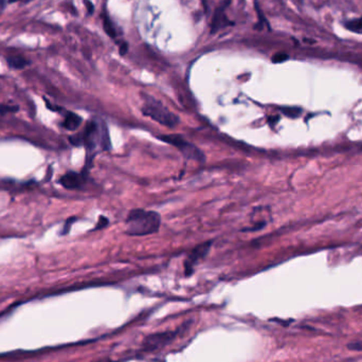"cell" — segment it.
Instances as JSON below:
<instances>
[{
    "label": "cell",
    "mask_w": 362,
    "mask_h": 362,
    "mask_svg": "<svg viewBox=\"0 0 362 362\" xmlns=\"http://www.w3.org/2000/svg\"><path fill=\"white\" fill-rule=\"evenodd\" d=\"M344 26L347 30H349L351 32L362 34V17L359 19H354V21L346 22L344 24Z\"/></svg>",
    "instance_id": "11"
},
{
    "label": "cell",
    "mask_w": 362,
    "mask_h": 362,
    "mask_svg": "<svg viewBox=\"0 0 362 362\" xmlns=\"http://www.w3.org/2000/svg\"><path fill=\"white\" fill-rule=\"evenodd\" d=\"M128 50V44L127 43H123L121 46H120V54L121 55H125L126 52Z\"/></svg>",
    "instance_id": "18"
},
{
    "label": "cell",
    "mask_w": 362,
    "mask_h": 362,
    "mask_svg": "<svg viewBox=\"0 0 362 362\" xmlns=\"http://www.w3.org/2000/svg\"><path fill=\"white\" fill-rule=\"evenodd\" d=\"M8 65L13 69H24L30 64L27 59L23 56H10L7 59Z\"/></svg>",
    "instance_id": "9"
},
{
    "label": "cell",
    "mask_w": 362,
    "mask_h": 362,
    "mask_svg": "<svg viewBox=\"0 0 362 362\" xmlns=\"http://www.w3.org/2000/svg\"><path fill=\"white\" fill-rule=\"evenodd\" d=\"M103 28L105 32L107 33L108 36H110L111 38H116L117 36V32L114 30V27L112 25V22L109 19V17L107 15L103 16Z\"/></svg>",
    "instance_id": "10"
},
{
    "label": "cell",
    "mask_w": 362,
    "mask_h": 362,
    "mask_svg": "<svg viewBox=\"0 0 362 362\" xmlns=\"http://www.w3.org/2000/svg\"><path fill=\"white\" fill-rule=\"evenodd\" d=\"M176 331H164V332H158L154 333L146 337L143 341V348L145 350H154L158 349L162 346L166 345L176 336Z\"/></svg>",
    "instance_id": "4"
},
{
    "label": "cell",
    "mask_w": 362,
    "mask_h": 362,
    "mask_svg": "<svg viewBox=\"0 0 362 362\" xmlns=\"http://www.w3.org/2000/svg\"><path fill=\"white\" fill-rule=\"evenodd\" d=\"M81 124H82V118L78 116L76 113L69 112L63 122V127L68 130H76L80 127Z\"/></svg>",
    "instance_id": "8"
},
{
    "label": "cell",
    "mask_w": 362,
    "mask_h": 362,
    "mask_svg": "<svg viewBox=\"0 0 362 362\" xmlns=\"http://www.w3.org/2000/svg\"><path fill=\"white\" fill-rule=\"evenodd\" d=\"M212 242H208V243H204L202 245H199L197 247H195L194 249L191 251V253L189 254L188 259L185 263V268H186V274L187 275H191L193 272V268L194 266L199 263L202 260H204L205 257L207 256V254L210 251V248H211Z\"/></svg>",
    "instance_id": "5"
},
{
    "label": "cell",
    "mask_w": 362,
    "mask_h": 362,
    "mask_svg": "<svg viewBox=\"0 0 362 362\" xmlns=\"http://www.w3.org/2000/svg\"><path fill=\"white\" fill-rule=\"evenodd\" d=\"M107 225H108V219H107L106 217L101 216V217L99 218V223H98L97 227H95V229H97V230H99V229H103V228L106 227Z\"/></svg>",
    "instance_id": "15"
},
{
    "label": "cell",
    "mask_w": 362,
    "mask_h": 362,
    "mask_svg": "<svg viewBox=\"0 0 362 362\" xmlns=\"http://www.w3.org/2000/svg\"><path fill=\"white\" fill-rule=\"evenodd\" d=\"M230 3H231V0H226L225 3L221 4V6L216 9L213 19H212V24H211V33L217 32L218 30H221L222 28H224L226 26L233 25L231 22L228 21V18L225 15L226 8L230 5Z\"/></svg>",
    "instance_id": "6"
},
{
    "label": "cell",
    "mask_w": 362,
    "mask_h": 362,
    "mask_svg": "<svg viewBox=\"0 0 362 362\" xmlns=\"http://www.w3.org/2000/svg\"><path fill=\"white\" fill-rule=\"evenodd\" d=\"M6 5H7V2L6 0H0V14L3 13V11L6 8Z\"/></svg>",
    "instance_id": "20"
},
{
    "label": "cell",
    "mask_w": 362,
    "mask_h": 362,
    "mask_svg": "<svg viewBox=\"0 0 362 362\" xmlns=\"http://www.w3.org/2000/svg\"><path fill=\"white\" fill-rule=\"evenodd\" d=\"M288 59H289V56L286 53H276L272 56V63L280 64V63L286 62Z\"/></svg>",
    "instance_id": "12"
},
{
    "label": "cell",
    "mask_w": 362,
    "mask_h": 362,
    "mask_svg": "<svg viewBox=\"0 0 362 362\" xmlns=\"http://www.w3.org/2000/svg\"><path fill=\"white\" fill-rule=\"evenodd\" d=\"M161 217L157 212L136 209L126 218L125 233L130 236H144L159 231Z\"/></svg>",
    "instance_id": "1"
},
{
    "label": "cell",
    "mask_w": 362,
    "mask_h": 362,
    "mask_svg": "<svg viewBox=\"0 0 362 362\" xmlns=\"http://www.w3.org/2000/svg\"><path fill=\"white\" fill-rule=\"evenodd\" d=\"M84 4L86 6V8H87L88 13L92 14L93 11H94V8H93V5H92V3L90 2V0H84Z\"/></svg>",
    "instance_id": "17"
},
{
    "label": "cell",
    "mask_w": 362,
    "mask_h": 362,
    "mask_svg": "<svg viewBox=\"0 0 362 362\" xmlns=\"http://www.w3.org/2000/svg\"><path fill=\"white\" fill-rule=\"evenodd\" d=\"M60 183L66 189L75 190V189L82 188V186L85 183V177L83 174L74 173V171H69V173L65 174L61 178Z\"/></svg>",
    "instance_id": "7"
},
{
    "label": "cell",
    "mask_w": 362,
    "mask_h": 362,
    "mask_svg": "<svg viewBox=\"0 0 362 362\" xmlns=\"http://www.w3.org/2000/svg\"><path fill=\"white\" fill-rule=\"evenodd\" d=\"M16 2H24V3H30V2H32V0H9V3L10 4H13V3H16Z\"/></svg>",
    "instance_id": "21"
},
{
    "label": "cell",
    "mask_w": 362,
    "mask_h": 362,
    "mask_svg": "<svg viewBox=\"0 0 362 362\" xmlns=\"http://www.w3.org/2000/svg\"><path fill=\"white\" fill-rule=\"evenodd\" d=\"M159 138L162 141L168 143V144L174 145L187 159L198 162H204L206 160L204 152L197 146H195L193 143L186 140L184 137L179 135H165L160 136Z\"/></svg>",
    "instance_id": "3"
},
{
    "label": "cell",
    "mask_w": 362,
    "mask_h": 362,
    "mask_svg": "<svg viewBox=\"0 0 362 362\" xmlns=\"http://www.w3.org/2000/svg\"><path fill=\"white\" fill-rule=\"evenodd\" d=\"M283 111H284V113L286 114V116L291 117V118L299 117V116H300V112H301V110H300L299 108H295V107L284 108V109H283Z\"/></svg>",
    "instance_id": "13"
},
{
    "label": "cell",
    "mask_w": 362,
    "mask_h": 362,
    "mask_svg": "<svg viewBox=\"0 0 362 362\" xmlns=\"http://www.w3.org/2000/svg\"><path fill=\"white\" fill-rule=\"evenodd\" d=\"M17 110V107H9V106H0V112L5 113L7 111H15Z\"/></svg>",
    "instance_id": "19"
},
{
    "label": "cell",
    "mask_w": 362,
    "mask_h": 362,
    "mask_svg": "<svg viewBox=\"0 0 362 362\" xmlns=\"http://www.w3.org/2000/svg\"><path fill=\"white\" fill-rule=\"evenodd\" d=\"M75 219H76L75 217H72V218H69L68 221L66 222V225H65V228H64V230H63L62 234H67V233L69 232V230H70V226L72 225V223L75 221Z\"/></svg>",
    "instance_id": "16"
},
{
    "label": "cell",
    "mask_w": 362,
    "mask_h": 362,
    "mask_svg": "<svg viewBox=\"0 0 362 362\" xmlns=\"http://www.w3.org/2000/svg\"><path fill=\"white\" fill-rule=\"evenodd\" d=\"M346 346H347V348L350 349V350H362V341L348 343V344H347Z\"/></svg>",
    "instance_id": "14"
},
{
    "label": "cell",
    "mask_w": 362,
    "mask_h": 362,
    "mask_svg": "<svg viewBox=\"0 0 362 362\" xmlns=\"http://www.w3.org/2000/svg\"><path fill=\"white\" fill-rule=\"evenodd\" d=\"M141 110L144 116L168 128H175L180 121L174 112H171L163 104L148 95L144 97V103H143Z\"/></svg>",
    "instance_id": "2"
}]
</instances>
